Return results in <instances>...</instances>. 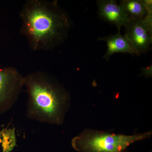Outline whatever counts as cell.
Segmentation results:
<instances>
[{
    "mask_svg": "<svg viewBox=\"0 0 152 152\" xmlns=\"http://www.w3.org/2000/svg\"><path fill=\"white\" fill-rule=\"evenodd\" d=\"M20 33L34 51H50L63 44L72 27L69 15L56 0H27L19 12Z\"/></svg>",
    "mask_w": 152,
    "mask_h": 152,
    "instance_id": "cell-1",
    "label": "cell"
},
{
    "mask_svg": "<svg viewBox=\"0 0 152 152\" xmlns=\"http://www.w3.org/2000/svg\"><path fill=\"white\" fill-rule=\"evenodd\" d=\"M28 95L26 116L48 124H62L70 102L69 93L54 77L43 71L24 76Z\"/></svg>",
    "mask_w": 152,
    "mask_h": 152,
    "instance_id": "cell-2",
    "label": "cell"
},
{
    "mask_svg": "<svg viewBox=\"0 0 152 152\" xmlns=\"http://www.w3.org/2000/svg\"><path fill=\"white\" fill-rule=\"evenodd\" d=\"M151 132L132 135L116 134L93 130L84 131L72 141L79 152H124L131 144L149 138Z\"/></svg>",
    "mask_w": 152,
    "mask_h": 152,
    "instance_id": "cell-3",
    "label": "cell"
},
{
    "mask_svg": "<svg viewBox=\"0 0 152 152\" xmlns=\"http://www.w3.org/2000/svg\"><path fill=\"white\" fill-rule=\"evenodd\" d=\"M23 76L16 68H0V115L8 111L22 92Z\"/></svg>",
    "mask_w": 152,
    "mask_h": 152,
    "instance_id": "cell-4",
    "label": "cell"
},
{
    "mask_svg": "<svg viewBox=\"0 0 152 152\" xmlns=\"http://www.w3.org/2000/svg\"><path fill=\"white\" fill-rule=\"evenodd\" d=\"M125 28V36L135 55L140 56L151 49L152 14L144 19L131 20Z\"/></svg>",
    "mask_w": 152,
    "mask_h": 152,
    "instance_id": "cell-5",
    "label": "cell"
},
{
    "mask_svg": "<svg viewBox=\"0 0 152 152\" xmlns=\"http://www.w3.org/2000/svg\"><path fill=\"white\" fill-rule=\"evenodd\" d=\"M99 16L105 21L115 25L121 31L122 27H125L130 19L119 4L115 0H99L97 1Z\"/></svg>",
    "mask_w": 152,
    "mask_h": 152,
    "instance_id": "cell-6",
    "label": "cell"
},
{
    "mask_svg": "<svg viewBox=\"0 0 152 152\" xmlns=\"http://www.w3.org/2000/svg\"><path fill=\"white\" fill-rule=\"evenodd\" d=\"M98 40L105 41L107 43V50L103 58L107 61H108L112 55L117 53L135 55L128 39L120 31L115 34L99 38Z\"/></svg>",
    "mask_w": 152,
    "mask_h": 152,
    "instance_id": "cell-7",
    "label": "cell"
},
{
    "mask_svg": "<svg viewBox=\"0 0 152 152\" xmlns=\"http://www.w3.org/2000/svg\"><path fill=\"white\" fill-rule=\"evenodd\" d=\"M119 5L131 20L144 19L152 13V1L122 0Z\"/></svg>",
    "mask_w": 152,
    "mask_h": 152,
    "instance_id": "cell-8",
    "label": "cell"
},
{
    "mask_svg": "<svg viewBox=\"0 0 152 152\" xmlns=\"http://www.w3.org/2000/svg\"><path fill=\"white\" fill-rule=\"evenodd\" d=\"M143 73H144L147 76H151V75H150L149 73L152 75V66L146 68V69L144 68V69L143 70Z\"/></svg>",
    "mask_w": 152,
    "mask_h": 152,
    "instance_id": "cell-9",
    "label": "cell"
}]
</instances>
